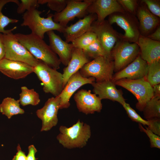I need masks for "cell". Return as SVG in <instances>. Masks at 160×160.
<instances>
[{
    "instance_id": "cell-1",
    "label": "cell",
    "mask_w": 160,
    "mask_h": 160,
    "mask_svg": "<svg viewBox=\"0 0 160 160\" xmlns=\"http://www.w3.org/2000/svg\"><path fill=\"white\" fill-rule=\"evenodd\" d=\"M15 35L19 42L36 59L54 69L57 70L60 68L61 63L59 57L43 39L31 33H17Z\"/></svg>"
},
{
    "instance_id": "cell-2",
    "label": "cell",
    "mask_w": 160,
    "mask_h": 160,
    "mask_svg": "<svg viewBox=\"0 0 160 160\" xmlns=\"http://www.w3.org/2000/svg\"><path fill=\"white\" fill-rule=\"evenodd\" d=\"M57 139L63 147L68 149L85 146L91 136L90 126L79 120L71 127L61 126Z\"/></svg>"
},
{
    "instance_id": "cell-3",
    "label": "cell",
    "mask_w": 160,
    "mask_h": 160,
    "mask_svg": "<svg viewBox=\"0 0 160 160\" xmlns=\"http://www.w3.org/2000/svg\"><path fill=\"white\" fill-rule=\"evenodd\" d=\"M43 12L36 9L26 11L23 14L21 25L28 26L31 33L43 39L45 33L50 31L56 30L63 33L66 27L55 22L53 14H49L46 18L41 17Z\"/></svg>"
},
{
    "instance_id": "cell-4",
    "label": "cell",
    "mask_w": 160,
    "mask_h": 160,
    "mask_svg": "<svg viewBox=\"0 0 160 160\" xmlns=\"http://www.w3.org/2000/svg\"><path fill=\"white\" fill-rule=\"evenodd\" d=\"M33 68V72L43 83L44 91L55 97L59 95L63 89V74L40 60Z\"/></svg>"
},
{
    "instance_id": "cell-5",
    "label": "cell",
    "mask_w": 160,
    "mask_h": 160,
    "mask_svg": "<svg viewBox=\"0 0 160 160\" xmlns=\"http://www.w3.org/2000/svg\"><path fill=\"white\" fill-rule=\"evenodd\" d=\"M114 69L112 58L100 56L85 64L79 72L83 77H93L96 82H99L112 80Z\"/></svg>"
},
{
    "instance_id": "cell-6",
    "label": "cell",
    "mask_w": 160,
    "mask_h": 160,
    "mask_svg": "<svg viewBox=\"0 0 160 160\" xmlns=\"http://www.w3.org/2000/svg\"><path fill=\"white\" fill-rule=\"evenodd\" d=\"M12 32L3 34L5 50L4 58L35 67L39 60L31 54Z\"/></svg>"
},
{
    "instance_id": "cell-7",
    "label": "cell",
    "mask_w": 160,
    "mask_h": 160,
    "mask_svg": "<svg viewBox=\"0 0 160 160\" xmlns=\"http://www.w3.org/2000/svg\"><path fill=\"white\" fill-rule=\"evenodd\" d=\"M114 83L116 85L128 90L135 96L137 100L136 107L140 111H143L147 102L153 97V87L145 77L135 80L123 79Z\"/></svg>"
},
{
    "instance_id": "cell-8",
    "label": "cell",
    "mask_w": 160,
    "mask_h": 160,
    "mask_svg": "<svg viewBox=\"0 0 160 160\" xmlns=\"http://www.w3.org/2000/svg\"><path fill=\"white\" fill-rule=\"evenodd\" d=\"M140 49L136 43L120 39L116 44L111 52L114 63V71L117 72L132 62L140 55Z\"/></svg>"
},
{
    "instance_id": "cell-9",
    "label": "cell",
    "mask_w": 160,
    "mask_h": 160,
    "mask_svg": "<svg viewBox=\"0 0 160 160\" xmlns=\"http://www.w3.org/2000/svg\"><path fill=\"white\" fill-rule=\"evenodd\" d=\"M107 20L111 25L116 23L124 31L121 39L130 43H137L140 35L138 20L135 15L126 12L114 13Z\"/></svg>"
},
{
    "instance_id": "cell-10",
    "label": "cell",
    "mask_w": 160,
    "mask_h": 160,
    "mask_svg": "<svg viewBox=\"0 0 160 160\" xmlns=\"http://www.w3.org/2000/svg\"><path fill=\"white\" fill-rule=\"evenodd\" d=\"M92 0H68L65 8L61 12H55L53 21L66 27L69 21L76 17L83 18L89 14L87 9Z\"/></svg>"
},
{
    "instance_id": "cell-11",
    "label": "cell",
    "mask_w": 160,
    "mask_h": 160,
    "mask_svg": "<svg viewBox=\"0 0 160 160\" xmlns=\"http://www.w3.org/2000/svg\"><path fill=\"white\" fill-rule=\"evenodd\" d=\"M90 31L96 34L99 41L107 54L111 53L116 43L121 39V34L115 30L107 20L101 22L96 21L92 23Z\"/></svg>"
},
{
    "instance_id": "cell-12",
    "label": "cell",
    "mask_w": 160,
    "mask_h": 160,
    "mask_svg": "<svg viewBox=\"0 0 160 160\" xmlns=\"http://www.w3.org/2000/svg\"><path fill=\"white\" fill-rule=\"evenodd\" d=\"M60 102L59 96L52 97L48 99L42 108L36 111L37 116L42 122L41 131L49 130L57 124Z\"/></svg>"
},
{
    "instance_id": "cell-13",
    "label": "cell",
    "mask_w": 160,
    "mask_h": 160,
    "mask_svg": "<svg viewBox=\"0 0 160 160\" xmlns=\"http://www.w3.org/2000/svg\"><path fill=\"white\" fill-rule=\"evenodd\" d=\"M73 98L79 111L86 115L100 112L102 108L101 100L90 90L80 89Z\"/></svg>"
},
{
    "instance_id": "cell-14",
    "label": "cell",
    "mask_w": 160,
    "mask_h": 160,
    "mask_svg": "<svg viewBox=\"0 0 160 160\" xmlns=\"http://www.w3.org/2000/svg\"><path fill=\"white\" fill-rule=\"evenodd\" d=\"M95 81V79L93 77H83L79 71L71 75L58 96L60 99V109L68 108L70 105V99L74 93L82 86L87 84H92Z\"/></svg>"
},
{
    "instance_id": "cell-15",
    "label": "cell",
    "mask_w": 160,
    "mask_h": 160,
    "mask_svg": "<svg viewBox=\"0 0 160 160\" xmlns=\"http://www.w3.org/2000/svg\"><path fill=\"white\" fill-rule=\"evenodd\" d=\"M136 16L138 20L140 35L147 37L160 25V18L148 10L145 4L140 1Z\"/></svg>"
},
{
    "instance_id": "cell-16",
    "label": "cell",
    "mask_w": 160,
    "mask_h": 160,
    "mask_svg": "<svg viewBox=\"0 0 160 160\" xmlns=\"http://www.w3.org/2000/svg\"><path fill=\"white\" fill-rule=\"evenodd\" d=\"M87 11L89 14L96 15L98 22L103 21L114 13L125 12L117 0H92Z\"/></svg>"
},
{
    "instance_id": "cell-17",
    "label": "cell",
    "mask_w": 160,
    "mask_h": 160,
    "mask_svg": "<svg viewBox=\"0 0 160 160\" xmlns=\"http://www.w3.org/2000/svg\"><path fill=\"white\" fill-rule=\"evenodd\" d=\"M147 67V63L140 55L132 62L113 75L112 80L114 82L123 79L135 80L144 78Z\"/></svg>"
},
{
    "instance_id": "cell-18",
    "label": "cell",
    "mask_w": 160,
    "mask_h": 160,
    "mask_svg": "<svg viewBox=\"0 0 160 160\" xmlns=\"http://www.w3.org/2000/svg\"><path fill=\"white\" fill-rule=\"evenodd\" d=\"M33 67L20 62L4 58L0 61V71L5 75L14 79L25 78L33 72Z\"/></svg>"
},
{
    "instance_id": "cell-19",
    "label": "cell",
    "mask_w": 160,
    "mask_h": 160,
    "mask_svg": "<svg viewBox=\"0 0 160 160\" xmlns=\"http://www.w3.org/2000/svg\"><path fill=\"white\" fill-rule=\"evenodd\" d=\"M92 85L93 88V92L98 95L101 100L109 99L117 102L122 105L126 103L122 91L117 89L116 84L112 80L95 82Z\"/></svg>"
},
{
    "instance_id": "cell-20",
    "label": "cell",
    "mask_w": 160,
    "mask_h": 160,
    "mask_svg": "<svg viewBox=\"0 0 160 160\" xmlns=\"http://www.w3.org/2000/svg\"><path fill=\"white\" fill-rule=\"evenodd\" d=\"M97 19L95 14H89L74 24L66 26L63 33L65 41L68 43L71 42L77 38L90 31L92 23Z\"/></svg>"
},
{
    "instance_id": "cell-21",
    "label": "cell",
    "mask_w": 160,
    "mask_h": 160,
    "mask_svg": "<svg viewBox=\"0 0 160 160\" xmlns=\"http://www.w3.org/2000/svg\"><path fill=\"white\" fill-rule=\"evenodd\" d=\"M48 36L49 46L53 51L59 56L61 63L67 66L69 62L73 47L71 43L69 44L51 31L47 33Z\"/></svg>"
},
{
    "instance_id": "cell-22",
    "label": "cell",
    "mask_w": 160,
    "mask_h": 160,
    "mask_svg": "<svg viewBox=\"0 0 160 160\" xmlns=\"http://www.w3.org/2000/svg\"><path fill=\"white\" fill-rule=\"evenodd\" d=\"M137 44L140 56L147 63L160 61V41L140 35Z\"/></svg>"
},
{
    "instance_id": "cell-23",
    "label": "cell",
    "mask_w": 160,
    "mask_h": 160,
    "mask_svg": "<svg viewBox=\"0 0 160 160\" xmlns=\"http://www.w3.org/2000/svg\"><path fill=\"white\" fill-rule=\"evenodd\" d=\"M91 61L82 49L73 47L71 59L68 65L63 69V88L71 75L79 71L85 64Z\"/></svg>"
},
{
    "instance_id": "cell-24",
    "label": "cell",
    "mask_w": 160,
    "mask_h": 160,
    "mask_svg": "<svg viewBox=\"0 0 160 160\" xmlns=\"http://www.w3.org/2000/svg\"><path fill=\"white\" fill-rule=\"evenodd\" d=\"M0 111L9 119L13 116L23 114L25 112L24 110L20 106L19 100H16L9 97L4 98L0 104Z\"/></svg>"
},
{
    "instance_id": "cell-25",
    "label": "cell",
    "mask_w": 160,
    "mask_h": 160,
    "mask_svg": "<svg viewBox=\"0 0 160 160\" xmlns=\"http://www.w3.org/2000/svg\"><path fill=\"white\" fill-rule=\"evenodd\" d=\"M142 111L147 120L160 118V97L153 96L147 102Z\"/></svg>"
},
{
    "instance_id": "cell-26",
    "label": "cell",
    "mask_w": 160,
    "mask_h": 160,
    "mask_svg": "<svg viewBox=\"0 0 160 160\" xmlns=\"http://www.w3.org/2000/svg\"><path fill=\"white\" fill-rule=\"evenodd\" d=\"M21 92L20 93L19 100L23 106L28 105H36L40 101L39 94L33 89H29L26 86L21 88Z\"/></svg>"
},
{
    "instance_id": "cell-27",
    "label": "cell",
    "mask_w": 160,
    "mask_h": 160,
    "mask_svg": "<svg viewBox=\"0 0 160 160\" xmlns=\"http://www.w3.org/2000/svg\"><path fill=\"white\" fill-rule=\"evenodd\" d=\"M13 2L17 5L20 4L17 0H0V33L5 34L8 32L13 31L17 28L16 26L9 30H5L4 28L9 23H16L19 21L18 20L10 18L4 15L2 13V9L4 6L7 3Z\"/></svg>"
},
{
    "instance_id": "cell-28",
    "label": "cell",
    "mask_w": 160,
    "mask_h": 160,
    "mask_svg": "<svg viewBox=\"0 0 160 160\" xmlns=\"http://www.w3.org/2000/svg\"><path fill=\"white\" fill-rule=\"evenodd\" d=\"M145 78L152 87L160 83V61L148 63Z\"/></svg>"
},
{
    "instance_id": "cell-29",
    "label": "cell",
    "mask_w": 160,
    "mask_h": 160,
    "mask_svg": "<svg viewBox=\"0 0 160 160\" xmlns=\"http://www.w3.org/2000/svg\"><path fill=\"white\" fill-rule=\"evenodd\" d=\"M82 50L85 54L91 60L100 56L112 58L107 54L97 39L94 42Z\"/></svg>"
},
{
    "instance_id": "cell-30",
    "label": "cell",
    "mask_w": 160,
    "mask_h": 160,
    "mask_svg": "<svg viewBox=\"0 0 160 160\" xmlns=\"http://www.w3.org/2000/svg\"><path fill=\"white\" fill-rule=\"evenodd\" d=\"M97 39L95 33L89 31L75 39L71 42V44L73 47L83 49Z\"/></svg>"
},
{
    "instance_id": "cell-31",
    "label": "cell",
    "mask_w": 160,
    "mask_h": 160,
    "mask_svg": "<svg viewBox=\"0 0 160 160\" xmlns=\"http://www.w3.org/2000/svg\"><path fill=\"white\" fill-rule=\"evenodd\" d=\"M68 0H38L39 4H47L52 10L58 13L62 11L66 7Z\"/></svg>"
},
{
    "instance_id": "cell-32",
    "label": "cell",
    "mask_w": 160,
    "mask_h": 160,
    "mask_svg": "<svg viewBox=\"0 0 160 160\" xmlns=\"http://www.w3.org/2000/svg\"><path fill=\"white\" fill-rule=\"evenodd\" d=\"M122 105L126 111L128 116L132 121L143 125H148V121L142 118L131 107L129 104L126 102Z\"/></svg>"
},
{
    "instance_id": "cell-33",
    "label": "cell",
    "mask_w": 160,
    "mask_h": 160,
    "mask_svg": "<svg viewBox=\"0 0 160 160\" xmlns=\"http://www.w3.org/2000/svg\"><path fill=\"white\" fill-rule=\"evenodd\" d=\"M20 1L17 10L19 14H24L26 11L36 9L39 6L37 0H21Z\"/></svg>"
},
{
    "instance_id": "cell-34",
    "label": "cell",
    "mask_w": 160,
    "mask_h": 160,
    "mask_svg": "<svg viewBox=\"0 0 160 160\" xmlns=\"http://www.w3.org/2000/svg\"><path fill=\"white\" fill-rule=\"evenodd\" d=\"M125 12L136 16L139 4L136 0H117Z\"/></svg>"
},
{
    "instance_id": "cell-35",
    "label": "cell",
    "mask_w": 160,
    "mask_h": 160,
    "mask_svg": "<svg viewBox=\"0 0 160 160\" xmlns=\"http://www.w3.org/2000/svg\"><path fill=\"white\" fill-rule=\"evenodd\" d=\"M139 127L140 130L144 132L149 138L151 147L160 149V136L153 132L147 127L144 128L141 124H139Z\"/></svg>"
},
{
    "instance_id": "cell-36",
    "label": "cell",
    "mask_w": 160,
    "mask_h": 160,
    "mask_svg": "<svg viewBox=\"0 0 160 160\" xmlns=\"http://www.w3.org/2000/svg\"><path fill=\"white\" fill-rule=\"evenodd\" d=\"M150 12L154 15L160 17V1L159 0H142Z\"/></svg>"
},
{
    "instance_id": "cell-37",
    "label": "cell",
    "mask_w": 160,
    "mask_h": 160,
    "mask_svg": "<svg viewBox=\"0 0 160 160\" xmlns=\"http://www.w3.org/2000/svg\"><path fill=\"white\" fill-rule=\"evenodd\" d=\"M148 128L156 135L160 136V118H155L148 120Z\"/></svg>"
},
{
    "instance_id": "cell-38",
    "label": "cell",
    "mask_w": 160,
    "mask_h": 160,
    "mask_svg": "<svg viewBox=\"0 0 160 160\" xmlns=\"http://www.w3.org/2000/svg\"><path fill=\"white\" fill-rule=\"evenodd\" d=\"M17 152L12 160H26V156L25 153L22 151L19 144L17 145Z\"/></svg>"
},
{
    "instance_id": "cell-39",
    "label": "cell",
    "mask_w": 160,
    "mask_h": 160,
    "mask_svg": "<svg viewBox=\"0 0 160 160\" xmlns=\"http://www.w3.org/2000/svg\"><path fill=\"white\" fill-rule=\"evenodd\" d=\"M28 153L26 156V160H36L35 155L37 150L34 146L31 145L28 147Z\"/></svg>"
},
{
    "instance_id": "cell-40",
    "label": "cell",
    "mask_w": 160,
    "mask_h": 160,
    "mask_svg": "<svg viewBox=\"0 0 160 160\" xmlns=\"http://www.w3.org/2000/svg\"><path fill=\"white\" fill-rule=\"evenodd\" d=\"M5 53L3 35L0 33V61L5 57Z\"/></svg>"
},
{
    "instance_id": "cell-41",
    "label": "cell",
    "mask_w": 160,
    "mask_h": 160,
    "mask_svg": "<svg viewBox=\"0 0 160 160\" xmlns=\"http://www.w3.org/2000/svg\"><path fill=\"white\" fill-rule=\"evenodd\" d=\"M147 37L153 40L160 41V25L153 32Z\"/></svg>"
},
{
    "instance_id": "cell-42",
    "label": "cell",
    "mask_w": 160,
    "mask_h": 160,
    "mask_svg": "<svg viewBox=\"0 0 160 160\" xmlns=\"http://www.w3.org/2000/svg\"><path fill=\"white\" fill-rule=\"evenodd\" d=\"M153 96L160 97V84L154 85L152 87Z\"/></svg>"
}]
</instances>
